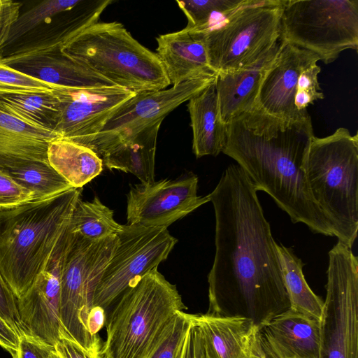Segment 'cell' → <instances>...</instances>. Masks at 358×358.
<instances>
[{
	"instance_id": "obj_18",
	"label": "cell",
	"mask_w": 358,
	"mask_h": 358,
	"mask_svg": "<svg viewBox=\"0 0 358 358\" xmlns=\"http://www.w3.org/2000/svg\"><path fill=\"white\" fill-rule=\"evenodd\" d=\"M259 339L271 358H322V321L290 308L259 327Z\"/></svg>"
},
{
	"instance_id": "obj_7",
	"label": "cell",
	"mask_w": 358,
	"mask_h": 358,
	"mask_svg": "<svg viewBox=\"0 0 358 358\" xmlns=\"http://www.w3.org/2000/svg\"><path fill=\"white\" fill-rule=\"evenodd\" d=\"M60 282V320L63 337L90 355L100 353L99 337L87 328L96 287L117 243V236L92 241L71 233Z\"/></svg>"
},
{
	"instance_id": "obj_28",
	"label": "cell",
	"mask_w": 358,
	"mask_h": 358,
	"mask_svg": "<svg viewBox=\"0 0 358 358\" xmlns=\"http://www.w3.org/2000/svg\"><path fill=\"white\" fill-rule=\"evenodd\" d=\"M275 248L290 309L322 321L324 301L313 292L306 281L302 261L291 248L277 243Z\"/></svg>"
},
{
	"instance_id": "obj_24",
	"label": "cell",
	"mask_w": 358,
	"mask_h": 358,
	"mask_svg": "<svg viewBox=\"0 0 358 358\" xmlns=\"http://www.w3.org/2000/svg\"><path fill=\"white\" fill-rule=\"evenodd\" d=\"M162 122L110 150L101 158L103 166L132 173L143 184L154 182L157 138Z\"/></svg>"
},
{
	"instance_id": "obj_30",
	"label": "cell",
	"mask_w": 358,
	"mask_h": 358,
	"mask_svg": "<svg viewBox=\"0 0 358 358\" xmlns=\"http://www.w3.org/2000/svg\"><path fill=\"white\" fill-rule=\"evenodd\" d=\"M80 0H47L40 2L18 16L10 27L8 38L2 50L9 48L40 26L49 23L57 15L71 9Z\"/></svg>"
},
{
	"instance_id": "obj_12",
	"label": "cell",
	"mask_w": 358,
	"mask_h": 358,
	"mask_svg": "<svg viewBox=\"0 0 358 358\" xmlns=\"http://www.w3.org/2000/svg\"><path fill=\"white\" fill-rule=\"evenodd\" d=\"M216 77L188 80L167 90L136 93L113 113L87 146L101 159L145 129L162 122L180 104L215 83Z\"/></svg>"
},
{
	"instance_id": "obj_43",
	"label": "cell",
	"mask_w": 358,
	"mask_h": 358,
	"mask_svg": "<svg viewBox=\"0 0 358 358\" xmlns=\"http://www.w3.org/2000/svg\"><path fill=\"white\" fill-rule=\"evenodd\" d=\"M195 331V358H208L203 347L197 327L194 324Z\"/></svg>"
},
{
	"instance_id": "obj_27",
	"label": "cell",
	"mask_w": 358,
	"mask_h": 358,
	"mask_svg": "<svg viewBox=\"0 0 358 358\" xmlns=\"http://www.w3.org/2000/svg\"><path fill=\"white\" fill-rule=\"evenodd\" d=\"M0 110L55 132L59 115V101L52 91L1 94Z\"/></svg>"
},
{
	"instance_id": "obj_37",
	"label": "cell",
	"mask_w": 358,
	"mask_h": 358,
	"mask_svg": "<svg viewBox=\"0 0 358 358\" xmlns=\"http://www.w3.org/2000/svg\"><path fill=\"white\" fill-rule=\"evenodd\" d=\"M22 4L12 0H0V51L8 38L10 27L20 14Z\"/></svg>"
},
{
	"instance_id": "obj_10",
	"label": "cell",
	"mask_w": 358,
	"mask_h": 358,
	"mask_svg": "<svg viewBox=\"0 0 358 358\" xmlns=\"http://www.w3.org/2000/svg\"><path fill=\"white\" fill-rule=\"evenodd\" d=\"M322 358H358V258L341 243L329 252Z\"/></svg>"
},
{
	"instance_id": "obj_26",
	"label": "cell",
	"mask_w": 358,
	"mask_h": 358,
	"mask_svg": "<svg viewBox=\"0 0 358 358\" xmlns=\"http://www.w3.org/2000/svg\"><path fill=\"white\" fill-rule=\"evenodd\" d=\"M0 169L43 199L73 188L48 162L21 158H0Z\"/></svg>"
},
{
	"instance_id": "obj_40",
	"label": "cell",
	"mask_w": 358,
	"mask_h": 358,
	"mask_svg": "<svg viewBox=\"0 0 358 358\" xmlns=\"http://www.w3.org/2000/svg\"><path fill=\"white\" fill-rule=\"evenodd\" d=\"M19 343L17 333L0 315V346L13 357L18 350Z\"/></svg>"
},
{
	"instance_id": "obj_20",
	"label": "cell",
	"mask_w": 358,
	"mask_h": 358,
	"mask_svg": "<svg viewBox=\"0 0 358 358\" xmlns=\"http://www.w3.org/2000/svg\"><path fill=\"white\" fill-rule=\"evenodd\" d=\"M157 55L173 86L203 78L216 77L209 65L203 34L183 29L156 38Z\"/></svg>"
},
{
	"instance_id": "obj_39",
	"label": "cell",
	"mask_w": 358,
	"mask_h": 358,
	"mask_svg": "<svg viewBox=\"0 0 358 358\" xmlns=\"http://www.w3.org/2000/svg\"><path fill=\"white\" fill-rule=\"evenodd\" d=\"M57 353L62 358H104L101 353L90 355L76 342L62 337L55 345Z\"/></svg>"
},
{
	"instance_id": "obj_32",
	"label": "cell",
	"mask_w": 358,
	"mask_h": 358,
	"mask_svg": "<svg viewBox=\"0 0 358 358\" xmlns=\"http://www.w3.org/2000/svg\"><path fill=\"white\" fill-rule=\"evenodd\" d=\"M192 314L179 311L155 337L140 358H176L192 324Z\"/></svg>"
},
{
	"instance_id": "obj_17",
	"label": "cell",
	"mask_w": 358,
	"mask_h": 358,
	"mask_svg": "<svg viewBox=\"0 0 358 358\" xmlns=\"http://www.w3.org/2000/svg\"><path fill=\"white\" fill-rule=\"evenodd\" d=\"M1 55L10 67L50 85L70 88L117 86L65 55L60 45L23 44Z\"/></svg>"
},
{
	"instance_id": "obj_35",
	"label": "cell",
	"mask_w": 358,
	"mask_h": 358,
	"mask_svg": "<svg viewBox=\"0 0 358 358\" xmlns=\"http://www.w3.org/2000/svg\"><path fill=\"white\" fill-rule=\"evenodd\" d=\"M34 194L0 169V210L34 200Z\"/></svg>"
},
{
	"instance_id": "obj_9",
	"label": "cell",
	"mask_w": 358,
	"mask_h": 358,
	"mask_svg": "<svg viewBox=\"0 0 358 358\" xmlns=\"http://www.w3.org/2000/svg\"><path fill=\"white\" fill-rule=\"evenodd\" d=\"M280 40L332 63L358 48V0H285Z\"/></svg>"
},
{
	"instance_id": "obj_16",
	"label": "cell",
	"mask_w": 358,
	"mask_h": 358,
	"mask_svg": "<svg viewBox=\"0 0 358 358\" xmlns=\"http://www.w3.org/2000/svg\"><path fill=\"white\" fill-rule=\"evenodd\" d=\"M320 60L315 53L280 40L273 62L262 80L253 108L287 123H305L295 106L302 72ZM252 108V109H253Z\"/></svg>"
},
{
	"instance_id": "obj_44",
	"label": "cell",
	"mask_w": 358,
	"mask_h": 358,
	"mask_svg": "<svg viewBox=\"0 0 358 358\" xmlns=\"http://www.w3.org/2000/svg\"><path fill=\"white\" fill-rule=\"evenodd\" d=\"M252 358H271V357L269 356H268L267 355H266L262 350V352L260 354H259L258 355L255 356Z\"/></svg>"
},
{
	"instance_id": "obj_29",
	"label": "cell",
	"mask_w": 358,
	"mask_h": 358,
	"mask_svg": "<svg viewBox=\"0 0 358 358\" xmlns=\"http://www.w3.org/2000/svg\"><path fill=\"white\" fill-rule=\"evenodd\" d=\"M68 228L69 231L92 241L117 236L122 230L113 218V210L106 206L99 197L90 201L80 198L71 213Z\"/></svg>"
},
{
	"instance_id": "obj_34",
	"label": "cell",
	"mask_w": 358,
	"mask_h": 358,
	"mask_svg": "<svg viewBox=\"0 0 358 358\" xmlns=\"http://www.w3.org/2000/svg\"><path fill=\"white\" fill-rule=\"evenodd\" d=\"M320 71V66L317 64H314L305 69L300 76L295 106L299 115L305 120L311 119L307 110L308 107L315 101L324 97L318 81Z\"/></svg>"
},
{
	"instance_id": "obj_36",
	"label": "cell",
	"mask_w": 358,
	"mask_h": 358,
	"mask_svg": "<svg viewBox=\"0 0 358 358\" xmlns=\"http://www.w3.org/2000/svg\"><path fill=\"white\" fill-rule=\"evenodd\" d=\"M0 315L20 337L17 298L0 274Z\"/></svg>"
},
{
	"instance_id": "obj_31",
	"label": "cell",
	"mask_w": 358,
	"mask_h": 358,
	"mask_svg": "<svg viewBox=\"0 0 358 358\" xmlns=\"http://www.w3.org/2000/svg\"><path fill=\"white\" fill-rule=\"evenodd\" d=\"M244 0L176 1L187 19V29L203 31L238 8Z\"/></svg>"
},
{
	"instance_id": "obj_13",
	"label": "cell",
	"mask_w": 358,
	"mask_h": 358,
	"mask_svg": "<svg viewBox=\"0 0 358 358\" xmlns=\"http://www.w3.org/2000/svg\"><path fill=\"white\" fill-rule=\"evenodd\" d=\"M71 235L67 227L34 283L23 296L17 299L21 336L54 348L63 337L60 282Z\"/></svg>"
},
{
	"instance_id": "obj_21",
	"label": "cell",
	"mask_w": 358,
	"mask_h": 358,
	"mask_svg": "<svg viewBox=\"0 0 358 358\" xmlns=\"http://www.w3.org/2000/svg\"><path fill=\"white\" fill-rule=\"evenodd\" d=\"M280 40L255 62L234 72L217 74L215 89L222 121L231 120L252 110L263 77L276 57Z\"/></svg>"
},
{
	"instance_id": "obj_6",
	"label": "cell",
	"mask_w": 358,
	"mask_h": 358,
	"mask_svg": "<svg viewBox=\"0 0 358 358\" xmlns=\"http://www.w3.org/2000/svg\"><path fill=\"white\" fill-rule=\"evenodd\" d=\"M187 307L176 286L157 268L136 278L106 321L104 358H140L155 337Z\"/></svg>"
},
{
	"instance_id": "obj_11",
	"label": "cell",
	"mask_w": 358,
	"mask_h": 358,
	"mask_svg": "<svg viewBox=\"0 0 358 358\" xmlns=\"http://www.w3.org/2000/svg\"><path fill=\"white\" fill-rule=\"evenodd\" d=\"M113 256L96 287L93 306H109L137 278L157 268L178 240L166 227L122 225Z\"/></svg>"
},
{
	"instance_id": "obj_23",
	"label": "cell",
	"mask_w": 358,
	"mask_h": 358,
	"mask_svg": "<svg viewBox=\"0 0 358 358\" xmlns=\"http://www.w3.org/2000/svg\"><path fill=\"white\" fill-rule=\"evenodd\" d=\"M59 138L55 131L30 125L0 110V158L48 162V146Z\"/></svg>"
},
{
	"instance_id": "obj_15",
	"label": "cell",
	"mask_w": 358,
	"mask_h": 358,
	"mask_svg": "<svg viewBox=\"0 0 358 358\" xmlns=\"http://www.w3.org/2000/svg\"><path fill=\"white\" fill-rule=\"evenodd\" d=\"M59 101L55 132L85 146L103 127L113 113L136 93L120 86L70 88L51 85Z\"/></svg>"
},
{
	"instance_id": "obj_22",
	"label": "cell",
	"mask_w": 358,
	"mask_h": 358,
	"mask_svg": "<svg viewBox=\"0 0 358 358\" xmlns=\"http://www.w3.org/2000/svg\"><path fill=\"white\" fill-rule=\"evenodd\" d=\"M215 83L188 100L192 150L196 158L217 156L225 145L226 124L220 117Z\"/></svg>"
},
{
	"instance_id": "obj_45",
	"label": "cell",
	"mask_w": 358,
	"mask_h": 358,
	"mask_svg": "<svg viewBox=\"0 0 358 358\" xmlns=\"http://www.w3.org/2000/svg\"><path fill=\"white\" fill-rule=\"evenodd\" d=\"M49 358H62L55 351H54L51 355L49 357Z\"/></svg>"
},
{
	"instance_id": "obj_19",
	"label": "cell",
	"mask_w": 358,
	"mask_h": 358,
	"mask_svg": "<svg viewBox=\"0 0 358 358\" xmlns=\"http://www.w3.org/2000/svg\"><path fill=\"white\" fill-rule=\"evenodd\" d=\"M208 358H252L262 352L259 327L250 319L192 315Z\"/></svg>"
},
{
	"instance_id": "obj_8",
	"label": "cell",
	"mask_w": 358,
	"mask_h": 358,
	"mask_svg": "<svg viewBox=\"0 0 358 358\" xmlns=\"http://www.w3.org/2000/svg\"><path fill=\"white\" fill-rule=\"evenodd\" d=\"M285 0H244L203 34L209 65L217 74L255 62L280 40Z\"/></svg>"
},
{
	"instance_id": "obj_5",
	"label": "cell",
	"mask_w": 358,
	"mask_h": 358,
	"mask_svg": "<svg viewBox=\"0 0 358 358\" xmlns=\"http://www.w3.org/2000/svg\"><path fill=\"white\" fill-rule=\"evenodd\" d=\"M61 50L115 85L136 93L171 85L157 54L120 22H97L62 44Z\"/></svg>"
},
{
	"instance_id": "obj_38",
	"label": "cell",
	"mask_w": 358,
	"mask_h": 358,
	"mask_svg": "<svg viewBox=\"0 0 358 358\" xmlns=\"http://www.w3.org/2000/svg\"><path fill=\"white\" fill-rule=\"evenodd\" d=\"M55 348L25 336L20 337L18 350L13 358H49Z\"/></svg>"
},
{
	"instance_id": "obj_1",
	"label": "cell",
	"mask_w": 358,
	"mask_h": 358,
	"mask_svg": "<svg viewBox=\"0 0 358 358\" xmlns=\"http://www.w3.org/2000/svg\"><path fill=\"white\" fill-rule=\"evenodd\" d=\"M208 196L215 211V253L206 313L246 317L260 327L290 303L257 190L238 164H231Z\"/></svg>"
},
{
	"instance_id": "obj_3",
	"label": "cell",
	"mask_w": 358,
	"mask_h": 358,
	"mask_svg": "<svg viewBox=\"0 0 358 358\" xmlns=\"http://www.w3.org/2000/svg\"><path fill=\"white\" fill-rule=\"evenodd\" d=\"M82 189L0 210V274L17 299L45 268L68 227Z\"/></svg>"
},
{
	"instance_id": "obj_14",
	"label": "cell",
	"mask_w": 358,
	"mask_h": 358,
	"mask_svg": "<svg viewBox=\"0 0 358 358\" xmlns=\"http://www.w3.org/2000/svg\"><path fill=\"white\" fill-rule=\"evenodd\" d=\"M198 176L188 173L175 179L131 185L127 196L128 224L166 227L210 201L197 194Z\"/></svg>"
},
{
	"instance_id": "obj_2",
	"label": "cell",
	"mask_w": 358,
	"mask_h": 358,
	"mask_svg": "<svg viewBox=\"0 0 358 358\" xmlns=\"http://www.w3.org/2000/svg\"><path fill=\"white\" fill-rule=\"evenodd\" d=\"M314 136L312 121L287 123L253 108L226 124L222 152L234 159L257 190L270 195L293 223L334 236L330 221L312 196L304 169Z\"/></svg>"
},
{
	"instance_id": "obj_33",
	"label": "cell",
	"mask_w": 358,
	"mask_h": 358,
	"mask_svg": "<svg viewBox=\"0 0 358 358\" xmlns=\"http://www.w3.org/2000/svg\"><path fill=\"white\" fill-rule=\"evenodd\" d=\"M52 91L51 85L10 67L0 53V95Z\"/></svg>"
},
{
	"instance_id": "obj_42",
	"label": "cell",
	"mask_w": 358,
	"mask_h": 358,
	"mask_svg": "<svg viewBox=\"0 0 358 358\" xmlns=\"http://www.w3.org/2000/svg\"><path fill=\"white\" fill-rule=\"evenodd\" d=\"M176 358H195V331L192 321Z\"/></svg>"
},
{
	"instance_id": "obj_41",
	"label": "cell",
	"mask_w": 358,
	"mask_h": 358,
	"mask_svg": "<svg viewBox=\"0 0 358 358\" xmlns=\"http://www.w3.org/2000/svg\"><path fill=\"white\" fill-rule=\"evenodd\" d=\"M105 322V309L99 306H93L87 319V328L90 333L94 337H99L98 332L103 327Z\"/></svg>"
},
{
	"instance_id": "obj_25",
	"label": "cell",
	"mask_w": 358,
	"mask_h": 358,
	"mask_svg": "<svg viewBox=\"0 0 358 358\" xmlns=\"http://www.w3.org/2000/svg\"><path fill=\"white\" fill-rule=\"evenodd\" d=\"M48 160L73 188H83L103 167L102 159L91 148L63 138L50 143Z\"/></svg>"
},
{
	"instance_id": "obj_4",
	"label": "cell",
	"mask_w": 358,
	"mask_h": 358,
	"mask_svg": "<svg viewBox=\"0 0 358 358\" xmlns=\"http://www.w3.org/2000/svg\"><path fill=\"white\" fill-rule=\"evenodd\" d=\"M304 169L312 196L334 236L352 249L358 231V134L339 127L327 136H314Z\"/></svg>"
}]
</instances>
